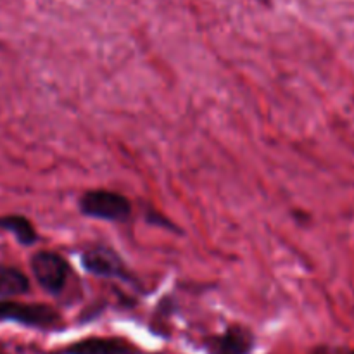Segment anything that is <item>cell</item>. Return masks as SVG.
Listing matches in <instances>:
<instances>
[{
	"label": "cell",
	"instance_id": "cell-6",
	"mask_svg": "<svg viewBox=\"0 0 354 354\" xmlns=\"http://www.w3.org/2000/svg\"><path fill=\"white\" fill-rule=\"evenodd\" d=\"M64 354H133V348L120 339L93 337L69 346Z\"/></svg>",
	"mask_w": 354,
	"mask_h": 354
},
{
	"label": "cell",
	"instance_id": "cell-2",
	"mask_svg": "<svg viewBox=\"0 0 354 354\" xmlns=\"http://www.w3.org/2000/svg\"><path fill=\"white\" fill-rule=\"evenodd\" d=\"M31 272L47 292L59 294L68 279V263L52 251H40L31 258Z\"/></svg>",
	"mask_w": 354,
	"mask_h": 354
},
{
	"label": "cell",
	"instance_id": "cell-7",
	"mask_svg": "<svg viewBox=\"0 0 354 354\" xmlns=\"http://www.w3.org/2000/svg\"><path fill=\"white\" fill-rule=\"evenodd\" d=\"M30 290V280L21 270L14 266L0 268V299L21 296Z\"/></svg>",
	"mask_w": 354,
	"mask_h": 354
},
{
	"label": "cell",
	"instance_id": "cell-4",
	"mask_svg": "<svg viewBox=\"0 0 354 354\" xmlns=\"http://www.w3.org/2000/svg\"><path fill=\"white\" fill-rule=\"evenodd\" d=\"M83 268L88 273L106 279H128V270L123 259L106 248H90L82 254Z\"/></svg>",
	"mask_w": 354,
	"mask_h": 354
},
{
	"label": "cell",
	"instance_id": "cell-3",
	"mask_svg": "<svg viewBox=\"0 0 354 354\" xmlns=\"http://www.w3.org/2000/svg\"><path fill=\"white\" fill-rule=\"evenodd\" d=\"M10 320L28 327H54L61 322L59 313L44 304H21L12 301H0V322Z\"/></svg>",
	"mask_w": 354,
	"mask_h": 354
},
{
	"label": "cell",
	"instance_id": "cell-1",
	"mask_svg": "<svg viewBox=\"0 0 354 354\" xmlns=\"http://www.w3.org/2000/svg\"><path fill=\"white\" fill-rule=\"evenodd\" d=\"M80 209L97 220L127 221L131 214V203L113 190H88L80 199Z\"/></svg>",
	"mask_w": 354,
	"mask_h": 354
},
{
	"label": "cell",
	"instance_id": "cell-9",
	"mask_svg": "<svg viewBox=\"0 0 354 354\" xmlns=\"http://www.w3.org/2000/svg\"><path fill=\"white\" fill-rule=\"evenodd\" d=\"M0 354H7L6 351H3V348H2V346H0Z\"/></svg>",
	"mask_w": 354,
	"mask_h": 354
},
{
	"label": "cell",
	"instance_id": "cell-5",
	"mask_svg": "<svg viewBox=\"0 0 354 354\" xmlns=\"http://www.w3.org/2000/svg\"><path fill=\"white\" fill-rule=\"evenodd\" d=\"M254 344L252 334L244 327H232L225 334L206 342L209 354H249Z\"/></svg>",
	"mask_w": 354,
	"mask_h": 354
},
{
	"label": "cell",
	"instance_id": "cell-10",
	"mask_svg": "<svg viewBox=\"0 0 354 354\" xmlns=\"http://www.w3.org/2000/svg\"><path fill=\"white\" fill-rule=\"evenodd\" d=\"M353 354H354V353H353Z\"/></svg>",
	"mask_w": 354,
	"mask_h": 354
},
{
	"label": "cell",
	"instance_id": "cell-8",
	"mask_svg": "<svg viewBox=\"0 0 354 354\" xmlns=\"http://www.w3.org/2000/svg\"><path fill=\"white\" fill-rule=\"evenodd\" d=\"M0 228L10 232L17 239V242L23 245L35 244L38 239L31 221L28 218L19 216V214H10V216L0 218Z\"/></svg>",
	"mask_w": 354,
	"mask_h": 354
}]
</instances>
